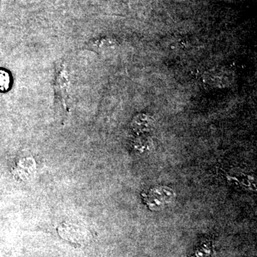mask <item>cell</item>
I'll use <instances>...</instances> for the list:
<instances>
[{
    "label": "cell",
    "mask_w": 257,
    "mask_h": 257,
    "mask_svg": "<svg viewBox=\"0 0 257 257\" xmlns=\"http://www.w3.org/2000/svg\"><path fill=\"white\" fill-rule=\"evenodd\" d=\"M174 193L169 189L158 188L152 189L150 192L145 197L147 204L151 209H157L162 205L167 204L162 199L167 202H170V199L174 197Z\"/></svg>",
    "instance_id": "obj_1"
},
{
    "label": "cell",
    "mask_w": 257,
    "mask_h": 257,
    "mask_svg": "<svg viewBox=\"0 0 257 257\" xmlns=\"http://www.w3.org/2000/svg\"><path fill=\"white\" fill-rule=\"evenodd\" d=\"M10 77L4 71H0V90H5L9 87Z\"/></svg>",
    "instance_id": "obj_2"
}]
</instances>
